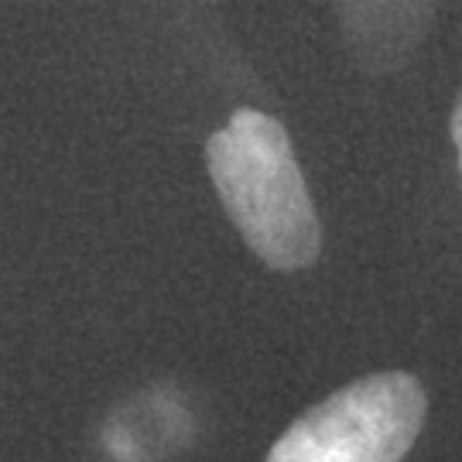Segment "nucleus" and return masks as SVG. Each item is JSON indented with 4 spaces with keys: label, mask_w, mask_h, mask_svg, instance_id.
Wrapping results in <instances>:
<instances>
[{
    "label": "nucleus",
    "mask_w": 462,
    "mask_h": 462,
    "mask_svg": "<svg viewBox=\"0 0 462 462\" xmlns=\"http://www.w3.org/2000/svg\"><path fill=\"white\" fill-rule=\"evenodd\" d=\"M439 0H332L349 59L370 76L401 72L425 45Z\"/></svg>",
    "instance_id": "obj_3"
},
{
    "label": "nucleus",
    "mask_w": 462,
    "mask_h": 462,
    "mask_svg": "<svg viewBox=\"0 0 462 462\" xmlns=\"http://www.w3.org/2000/svg\"><path fill=\"white\" fill-rule=\"evenodd\" d=\"M206 168L216 196L247 247L274 271L315 264L322 230L291 137L274 116L236 110L209 137Z\"/></svg>",
    "instance_id": "obj_1"
},
{
    "label": "nucleus",
    "mask_w": 462,
    "mask_h": 462,
    "mask_svg": "<svg viewBox=\"0 0 462 462\" xmlns=\"http://www.w3.org/2000/svg\"><path fill=\"white\" fill-rule=\"evenodd\" d=\"M429 397L411 374H370L319 401L267 452V462H401L425 429Z\"/></svg>",
    "instance_id": "obj_2"
},
{
    "label": "nucleus",
    "mask_w": 462,
    "mask_h": 462,
    "mask_svg": "<svg viewBox=\"0 0 462 462\" xmlns=\"http://www.w3.org/2000/svg\"><path fill=\"white\" fill-rule=\"evenodd\" d=\"M452 141H456V151H459V171H462V89L456 106H452Z\"/></svg>",
    "instance_id": "obj_4"
}]
</instances>
